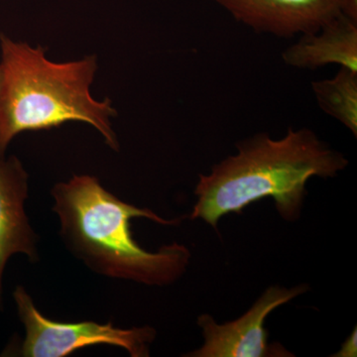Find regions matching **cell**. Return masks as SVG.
<instances>
[{
  "mask_svg": "<svg viewBox=\"0 0 357 357\" xmlns=\"http://www.w3.org/2000/svg\"><path fill=\"white\" fill-rule=\"evenodd\" d=\"M349 165L335 151L307 128H289L284 137L273 139L260 133L237 144V153L199 176L192 220L213 227L223 215L241 213L250 204L272 198L286 220H298L312 177L333 178Z\"/></svg>",
  "mask_w": 357,
  "mask_h": 357,
  "instance_id": "obj_1",
  "label": "cell"
},
{
  "mask_svg": "<svg viewBox=\"0 0 357 357\" xmlns=\"http://www.w3.org/2000/svg\"><path fill=\"white\" fill-rule=\"evenodd\" d=\"M51 194L66 248L95 273L165 286L187 270L191 255L185 246L174 243L150 252L141 248L131 232L134 218L163 225H178V218L166 220L153 211L126 203L91 175L73 176L54 185Z\"/></svg>",
  "mask_w": 357,
  "mask_h": 357,
  "instance_id": "obj_2",
  "label": "cell"
},
{
  "mask_svg": "<svg viewBox=\"0 0 357 357\" xmlns=\"http://www.w3.org/2000/svg\"><path fill=\"white\" fill-rule=\"evenodd\" d=\"M98 69L96 56L54 62L42 47L0 33V152L6 153L21 133L68 122L91 126L117 151L112 122L116 110L109 98L100 100L91 95Z\"/></svg>",
  "mask_w": 357,
  "mask_h": 357,
  "instance_id": "obj_3",
  "label": "cell"
},
{
  "mask_svg": "<svg viewBox=\"0 0 357 357\" xmlns=\"http://www.w3.org/2000/svg\"><path fill=\"white\" fill-rule=\"evenodd\" d=\"M13 299L25 335L9 356L23 357H65L84 347L110 345L126 349L132 357L149 356L155 340L154 328H119L112 323L93 321L64 323L45 317L37 309L31 296L17 286Z\"/></svg>",
  "mask_w": 357,
  "mask_h": 357,
  "instance_id": "obj_4",
  "label": "cell"
},
{
  "mask_svg": "<svg viewBox=\"0 0 357 357\" xmlns=\"http://www.w3.org/2000/svg\"><path fill=\"white\" fill-rule=\"evenodd\" d=\"M307 286L268 288L243 316L220 325L210 314H202L203 347L188 354L192 357H286L293 356L283 345L269 344L265 328L267 317L277 307L306 292Z\"/></svg>",
  "mask_w": 357,
  "mask_h": 357,
  "instance_id": "obj_5",
  "label": "cell"
},
{
  "mask_svg": "<svg viewBox=\"0 0 357 357\" xmlns=\"http://www.w3.org/2000/svg\"><path fill=\"white\" fill-rule=\"evenodd\" d=\"M256 32L279 38L318 31L344 13L347 0H211Z\"/></svg>",
  "mask_w": 357,
  "mask_h": 357,
  "instance_id": "obj_6",
  "label": "cell"
},
{
  "mask_svg": "<svg viewBox=\"0 0 357 357\" xmlns=\"http://www.w3.org/2000/svg\"><path fill=\"white\" fill-rule=\"evenodd\" d=\"M28 181L20 160L0 152V306L8 260L15 255H24L33 262L38 259V238L25 211Z\"/></svg>",
  "mask_w": 357,
  "mask_h": 357,
  "instance_id": "obj_7",
  "label": "cell"
},
{
  "mask_svg": "<svg viewBox=\"0 0 357 357\" xmlns=\"http://www.w3.org/2000/svg\"><path fill=\"white\" fill-rule=\"evenodd\" d=\"M289 67L314 70L337 65L357 73V21L340 13L318 31L301 35L282 54Z\"/></svg>",
  "mask_w": 357,
  "mask_h": 357,
  "instance_id": "obj_8",
  "label": "cell"
},
{
  "mask_svg": "<svg viewBox=\"0 0 357 357\" xmlns=\"http://www.w3.org/2000/svg\"><path fill=\"white\" fill-rule=\"evenodd\" d=\"M319 109L357 136V73L340 68L331 79L312 82Z\"/></svg>",
  "mask_w": 357,
  "mask_h": 357,
  "instance_id": "obj_9",
  "label": "cell"
},
{
  "mask_svg": "<svg viewBox=\"0 0 357 357\" xmlns=\"http://www.w3.org/2000/svg\"><path fill=\"white\" fill-rule=\"evenodd\" d=\"M335 356H356V331L351 333V337L345 340L340 351Z\"/></svg>",
  "mask_w": 357,
  "mask_h": 357,
  "instance_id": "obj_10",
  "label": "cell"
}]
</instances>
